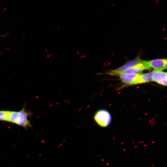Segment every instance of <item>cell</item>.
<instances>
[{"label":"cell","mask_w":167,"mask_h":167,"mask_svg":"<svg viewBox=\"0 0 167 167\" xmlns=\"http://www.w3.org/2000/svg\"><path fill=\"white\" fill-rule=\"evenodd\" d=\"M25 103L19 111H10L8 122L22 127L26 130L28 128H32L28 118L32 115L33 112L27 109Z\"/></svg>","instance_id":"1"},{"label":"cell","mask_w":167,"mask_h":167,"mask_svg":"<svg viewBox=\"0 0 167 167\" xmlns=\"http://www.w3.org/2000/svg\"><path fill=\"white\" fill-rule=\"evenodd\" d=\"M94 119L96 123L102 127H106L110 123L112 118L110 113L107 110L101 109L95 113Z\"/></svg>","instance_id":"2"},{"label":"cell","mask_w":167,"mask_h":167,"mask_svg":"<svg viewBox=\"0 0 167 167\" xmlns=\"http://www.w3.org/2000/svg\"><path fill=\"white\" fill-rule=\"evenodd\" d=\"M140 74H122L118 76L122 82L127 85H132L142 83Z\"/></svg>","instance_id":"3"},{"label":"cell","mask_w":167,"mask_h":167,"mask_svg":"<svg viewBox=\"0 0 167 167\" xmlns=\"http://www.w3.org/2000/svg\"><path fill=\"white\" fill-rule=\"evenodd\" d=\"M143 61L139 58H137L134 60L127 62L120 67L109 71L108 74L111 75H117V74L120 72L124 71L141 63Z\"/></svg>","instance_id":"4"},{"label":"cell","mask_w":167,"mask_h":167,"mask_svg":"<svg viewBox=\"0 0 167 167\" xmlns=\"http://www.w3.org/2000/svg\"><path fill=\"white\" fill-rule=\"evenodd\" d=\"M167 59H158L147 61L149 66L153 69L154 71H161L167 68Z\"/></svg>","instance_id":"5"},{"label":"cell","mask_w":167,"mask_h":167,"mask_svg":"<svg viewBox=\"0 0 167 167\" xmlns=\"http://www.w3.org/2000/svg\"><path fill=\"white\" fill-rule=\"evenodd\" d=\"M167 73L161 71H154L152 72L153 81L161 85L167 86Z\"/></svg>","instance_id":"6"},{"label":"cell","mask_w":167,"mask_h":167,"mask_svg":"<svg viewBox=\"0 0 167 167\" xmlns=\"http://www.w3.org/2000/svg\"><path fill=\"white\" fill-rule=\"evenodd\" d=\"M152 72L140 74V78L142 83H146L153 81Z\"/></svg>","instance_id":"7"},{"label":"cell","mask_w":167,"mask_h":167,"mask_svg":"<svg viewBox=\"0 0 167 167\" xmlns=\"http://www.w3.org/2000/svg\"><path fill=\"white\" fill-rule=\"evenodd\" d=\"M10 111L0 110V121L8 122Z\"/></svg>","instance_id":"8"},{"label":"cell","mask_w":167,"mask_h":167,"mask_svg":"<svg viewBox=\"0 0 167 167\" xmlns=\"http://www.w3.org/2000/svg\"><path fill=\"white\" fill-rule=\"evenodd\" d=\"M158 1H157L156 2H157Z\"/></svg>","instance_id":"9"},{"label":"cell","mask_w":167,"mask_h":167,"mask_svg":"<svg viewBox=\"0 0 167 167\" xmlns=\"http://www.w3.org/2000/svg\"></svg>","instance_id":"10"}]
</instances>
